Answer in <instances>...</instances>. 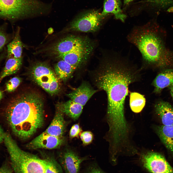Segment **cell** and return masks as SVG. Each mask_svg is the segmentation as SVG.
<instances>
[{
    "instance_id": "9c48e42d",
    "label": "cell",
    "mask_w": 173,
    "mask_h": 173,
    "mask_svg": "<svg viewBox=\"0 0 173 173\" xmlns=\"http://www.w3.org/2000/svg\"><path fill=\"white\" fill-rule=\"evenodd\" d=\"M87 41L74 35L67 36L47 48L50 54L56 57L81 48L87 45Z\"/></svg>"
},
{
    "instance_id": "603a6c76",
    "label": "cell",
    "mask_w": 173,
    "mask_h": 173,
    "mask_svg": "<svg viewBox=\"0 0 173 173\" xmlns=\"http://www.w3.org/2000/svg\"><path fill=\"white\" fill-rule=\"evenodd\" d=\"M130 105L132 111L138 113L144 108L146 102V99L143 95L136 92L130 93Z\"/></svg>"
},
{
    "instance_id": "277c9868",
    "label": "cell",
    "mask_w": 173,
    "mask_h": 173,
    "mask_svg": "<svg viewBox=\"0 0 173 173\" xmlns=\"http://www.w3.org/2000/svg\"><path fill=\"white\" fill-rule=\"evenodd\" d=\"M4 141L15 173H45L43 158L21 149L8 133H5Z\"/></svg>"
},
{
    "instance_id": "5b68a950",
    "label": "cell",
    "mask_w": 173,
    "mask_h": 173,
    "mask_svg": "<svg viewBox=\"0 0 173 173\" xmlns=\"http://www.w3.org/2000/svg\"><path fill=\"white\" fill-rule=\"evenodd\" d=\"M49 8L39 0H0V18L14 20L44 14Z\"/></svg>"
},
{
    "instance_id": "8fae6325",
    "label": "cell",
    "mask_w": 173,
    "mask_h": 173,
    "mask_svg": "<svg viewBox=\"0 0 173 173\" xmlns=\"http://www.w3.org/2000/svg\"><path fill=\"white\" fill-rule=\"evenodd\" d=\"M86 157H80L71 150H67L61 155L60 164L65 173H79L81 163Z\"/></svg>"
},
{
    "instance_id": "f1b7e54d",
    "label": "cell",
    "mask_w": 173,
    "mask_h": 173,
    "mask_svg": "<svg viewBox=\"0 0 173 173\" xmlns=\"http://www.w3.org/2000/svg\"><path fill=\"white\" fill-rule=\"evenodd\" d=\"M81 129L78 124L74 125L71 127L69 131V136L71 138L78 136L81 131Z\"/></svg>"
},
{
    "instance_id": "cb8c5ba5",
    "label": "cell",
    "mask_w": 173,
    "mask_h": 173,
    "mask_svg": "<svg viewBox=\"0 0 173 173\" xmlns=\"http://www.w3.org/2000/svg\"><path fill=\"white\" fill-rule=\"evenodd\" d=\"M43 159L45 173H63L60 164L53 158L48 157Z\"/></svg>"
},
{
    "instance_id": "ffe728a7",
    "label": "cell",
    "mask_w": 173,
    "mask_h": 173,
    "mask_svg": "<svg viewBox=\"0 0 173 173\" xmlns=\"http://www.w3.org/2000/svg\"><path fill=\"white\" fill-rule=\"evenodd\" d=\"M77 68L62 60H60L54 66V72L58 79L64 82L71 77Z\"/></svg>"
},
{
    "instance_id": "836d02e7",
    "label": "cell",
    "mask_w": 173,
    "mask_h": 173,
    "mask_svg": "<svg viewBox=\"0 0 173 173\" xmlns=\"http://www.w3.org/2000/svg\"><path fill=\"white\" fill-rule=\"evenodd\" d=\"M133 0H124V5L125 6L128 4L130 3Z\"/></svg>"
},
{
    "instance_id": "2e32d148",
    "label": "cell",
    "mask_w": 173,
    "mask_h": 173,
    "mask_svg": "<svg viewBox=\"0 0 173 173\" xmlns=\"http://www.w3.org/2000/svg\"><path fill=\"white\" fill-rule=\"evenodd\" d=\"M173 84V68L162 70L152 83L154 87V93L159 94L165 88Z\"/></svg>"
},
{
    "instance_id": "d6986e66",
    "label": "cell",
    "mask_w": 173,
    "mask_h": 173,
    "mask_svg": "<svg viewBox=\"0 0 173 173\" xmlns=\"http://www.w3.org/2000/svg\"><path fill=\"white\" fill-rule=\"evenodd\" d=\"M62 112L75 120L80 116L83 106L70 99L66 102L59 103L56 105Z\"/></svg>"
},
{
    "instance_id": "d590c367",
    "label": "cell",
    "mask_w": 173,
    "mask_h": 173,
    "mask_svg": "<svg viewBox=\"0 0 173 173\" xmlns=\"http://www.w3.org/2000/svg\"><path fill=\"white\" fill-rule=\"evenodd\" d=\"M3 97V92L0 89V101L2 99Z\"/></svg>"
},
{
    "instance_id": "ba28073f",
    "label": "cell",
    "mask_w": 173,
    "mask_h": 173,
    "mask_svg": "<svg viewBox=\"0 0 173 173\" xmlns=\"http://www.w3.org/2000/svg\"><path fill=\"white\" fill-rule=\"evenodd\" d=\"M141 160L143 167L150 173H173V168L160 153L147 152L142 155Z\"/></svg>"
},
{
    "instance_id": "d6a6232c",
    "label": "cell",
    "mask_w": 173,
    "mask_h": 173,
    "mask_svg": "<svg viewBox=\"0 0 173 173\" xmlns=\"http://www.w3.org/2000/svg\"><path fill=\"white\" fill-rule=\"evenodd\" d=\"M170 92V94L173 100V84L168 87Z\"/></svg>"
},
{
    "instance_id": "44dd1931",
    "label": "cell",
    "mask_w": 173,
    "mask_h": 173,
    "mask_svg": "<svg viewBox=\"0 0 173 173\" xmlns=\"http://www.w3.org/2000/svg\"><path fill=\"white\" fill-rule=\"evenodd\" d=\"M20 29L18 28L12 40L7 45V58H19L21 57L23 45L20 36Z\"/></svg>"
},
{
    "instance_id": "e0dca14e",
    "label": "cell",
    "mask_w": 173,
    "mask_h": 173,
    "mask_svg": "<svg viewBox=\"0 0 173 173\" xmlns=\"http://www.w3.org/2000/svg\"><path fill=\"white\" fill-rule=\"evenodd\" d=\"M121 0H104L103 11L101 13L104 17L110 13L113 14L115 18L124 22L127 16L121 9Z\"/></svg>"
},
{
    "instance_id": "ac0fdd59",
    "label": "cell",
    "mask_w": 173,
    "mask_h": 173,
    "mask_svg": "<svg viewBox=\"0 0 173 173\" xmlns=\"http://www.w3.org/2000/svg\"><path fill=\"white\" fill-rule=\"evenodd\" d=\"M156 130L161 142L173 156V125L159 126Z\"/></svg>"
},
{
    "instance_id": "4dcf8cb0",
    "label": "cell",
    "mask_w": 173,
    "mask_h": 173,
    "mask_svg": "<svg viewBox=\"0 0 173 173\" xmlns=\"http://www.w3.org/2000/svg\"><path fill=\"white\" fill-rule=\"evenodd\" d=\"M13 170L6 163L4 164L0 167V173H13Z\"/></svg>"
},
{
    "instance_id": "83f0119b",
    "label": "cell",
    "mask_w": 173,
    "mask_h": 173,
    "mask_svg": "<svg viewBox=\"0 0 173 173\" xmlns=\"http://www.w3.org/2000/svg\"><path fill=\"white\" fill-rule=\"evenodd\" d=\"M152 4L164 7L170 5L173 2V0H148Z\"/></svg>"
},
{
    "instance_id": "d4e9b609",
    "label": "cell",
    "mask_w": 173,
    "mask_h": 173,
    "mask_svg": "<svg viewBox=\"0 0 173 173\" xmlns=\"http://www.w3.org/2000/svg\"><path fill=\"white\" fill-rule=\"evenodd\" d=\"M21 81L20 78L15 77L11 79L6 83L5 91L10 93L14 92L19 86Z\"/></svg>"
},
{
    "instance_id": "9a60e30c",
    "label": "cell",
    "mask_w": 173,
    "mask_h": 173,
    "mask_svg": "<svg viewBox=\"0 0 173 173\" xmlns=\"http://www.w3.org/2000/svg\"><path fill=\"white\" fill-rule=\"evenodd\" d=\"M53 118L49 125L43 133L55 136L63 137L65 127L63 113L57 107Z\"/></svg>"
},
{
    "instance_id": "4fadbf2b",
    "label": "cell",
    "mask_w": 173,
    "mask_h": 173,
    "mask_svg": "<svg viewBox=\"0 0 173 173\" xmlns=\"http://www.w3.org/2000/svg\"><path fill=\"white\" fill-rule=\"evenodd\" d=\"M97 91L84 81L77 88L67 94V96L71 100L83 106Z\"/></svg>"
},
{
    "instance_id": "e575fe53",
    "label": "cell",
    "mask_w": 173,
    "mask_h": 173,
    "mask_svg": "<svg viewBox=\"0 0 173 173\" xmlns=\"http://www.w3.org/2000/svg\"><path fill=\"white\" fill-rule=\"evenodd\" d=\"M6 54L4 52L0 55V62L4 58Z\"/></svg>"
},
{
    "instance_id": "8d00e7d4",
    "label": "cell",
    "mask_w": 173,
    "mask_h": 173,
    "mask_svg": "<svg viewBox=\"0 0 173 173\" xmlns=\"http://www.w3.org/2000/svg\"><path fill=\"white\" fill-rule=\"evenodd\" d=\"M167 11L169 12H173V6L169 8L167 10Z\"/></svg>"
},
{
    "instance_id": "7a4b0ae2",
    "label": "cell",
    "mask_w": 173,
    "mask_h": 173,
    "mask_svg": "<svg viewBox=\"0 0 173 173\" xmlns=\"http://www.w3.org/2000/svg\"><path fill=\"white\" fill-rule=\"evenodd\" d=\"M44 102L38 92L29 91L9 99L3 108L2 113L13 133L22 139L32 136L44 121Z\"/></svg>"
},
{
    "instance_id": "484cf974",
    "label": "cell",
    "mask_w": 173,
    "mask_h": 173,
    "mask_svg": "<svg viewBox=\"0 0 173 173\" xmlns=\"http://www.w3.org/2000/svg\"><path fill=\"white\" fill-rule=\"evenodd\" d=\"M5 30L4 26H0V52L9 42L10 39V36L6 32Z\"/></svg>"
},
{
    "instance_id": "5bb4252c",
    "label": "cell",
    "mask_w": 173,
    "mask_h": 173,
    "mask_svg": "<svg viewBox=\"0 0 173 173\" xmlns=\"http://www.w3.org/2000/svg\"><path fill=\"white\" fill-rule=\"evenodd\" d=\"M154 107L163 125H173V107L169 103L158 100L155 104Z\"/></svg>"
},
{
    "instance_id": "1f68e13d",
    "label": "cell",
    "mask_w": 173,
    "mask_h": 173,
    "mask_svg": "<svg viewBox=\"0 0 173 173\" xmlns=\"http://www.w3.org/2000/svg\"><path fill=\"white\" fill-rule=\"evenodd\" d=\"M5 133L0 126V144L4 141Z\"/></svg>"
},
{
    "instance_id": "3957f363",
    "label": "cell",
    "mask_w": 173,
    "mask_h": 173,
    "mask_svg": "<svg viewBox=\"0 0 173 173\" xmlns=\"http://www.w3.org/2000/svg\"><path fill=\"white\" fill-rule=\"evenodd\" d=\"M158 29L155 23L149 22L134 27L127 38L139 51L143 66L162 70L173 67V52L165 47Z\"/></svg>"
},
{
    "instance_id": "7c38bea8",
    "label": "cell",
    "mask_w": 173,
    "mask_h": 173,
    "mask_svg": "<svg viewBox=\"0 0 173 173\" xmlns=\"http://www.w3.org/2000/svg\"><path fill=\"white\" fill-rule=\"evenodd\" d=\"M87 45L56 57L63 60L77 68L86 61L91 52V48Z\"/></svg>"
},
{
    "instance_id": "8992f818",
    "label": "cell",
    "mask_w": 173,
    "mask_h": 173,
    "mask_svg": "<svg viewBox=\"0 0 173 173\" xmlns=\"http://www.w3.org/2000/svg\"><path fill=\"white\" fill-rule=\"evenodd\" d=\"M31 73L34 80L50 94H56L59 92L60 80L55 72L47 64L36 63L32 66Z\"/></svg>"
},
{
    "instance_id": "f546056e",
    "label": "cell",
    "mask_w": 173,
    "mask_h": 173,
    "mask_svg": "<svg viewBox=\"0 0 173 173\" xmlns=\"http://www.w3.org/2000/svg\"><path fill=\"white\" fill-rule=\"evenodd\" d=\"M87 171V173H104L98 166L95 165L89 167Z\"/></svg>"
},
{
    "instance_id": "6da1fadb",
    "label": "cell",
    "mask_w": 173,
    "mask_h": 173,
    "mask_svg": "<svg viewBox=\"0 0 173 173\" xmlns=\"http://www.w3.org/2000/svg\"><path fill=\"white\" fill-rule=\"evenodd\" d=\"M119 54L107 59L95 71V84L104 91L107 97V121L111 129L119 130L126 127L124 116L125 99L129 85L139 78L138 69Z\"/></svg>"
},
{
    "instance_id": "30bf717a",
    "label": "cell",
    "mask_w": 173,
    "mask_h": 173,
    "mask_svg": "<svg viewBox=\"0 0 173 173\" xmlns=\"http://www.w3.org/2000/svg\"><path fill=\"white\" fill-rule=\"evenodd\" d=\"M64 140L63 137H57L43 132L27 144L26 146L32 149H52L59 147Z\"/></svg>"
},
{
    "instance_id": "7402d4cb",
    "label": "cell",
    "mask_w": 173,
    "mask_h": 173,
    "mask_svg": "<svg viewBox=\"0 0 173 173\" xmlns=\"http://www.w3.org/2000/svg\"><path fill=\"white\" fill-rule=\"evenodd\" d=\"M22 60V57L7 58L5 66L0 73V82L5 77L17 72L21 67Z\"/></svg>"
},
{
    "instance_id": "4316f807",
    "label": "cell",
    "mask_w": 173,
    "mask_h": 173,
    "mask_svg": "<svg viewBox=\"0 0 173 173\" xmlns=\"http://www.w3.org/2000/svg\"><path fill=\"white\" fill-rule=\"evenodd\" d=\"M80 139L83 144L87 145L90 143L93 139L92 133L89 131H85L82 133L80 135Z\"/></svg>"
},
{
    "instance_id": "52a82bcc",
    "label": "cell",
    "mask_w": 173,
    "mask_h": 173,
    "mask_svg": "<svg viewBox=\"0 0 173 173\" xmlns=\"http://www.w3.org/2000/svg\"><path fill=\"white\" fill-rule=\"evenodd\" d=\"M104 17L101 13L96 10L86 12L72 22L69 29L73 31L85 32H94L100 27Z\"/></svg>"
}]
</instances>
